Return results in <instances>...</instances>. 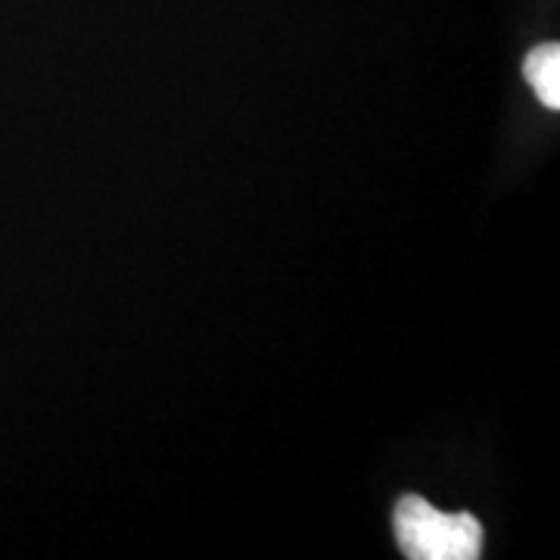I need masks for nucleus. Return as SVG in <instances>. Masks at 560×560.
I'll return each instance as SVG.
<instances>
[{
	"mask_svg": "<svg viewBox=\"0 0 560 560\" xmlns=\"http://www.w3.org/2000/svg\"><path fill=\"white\" fill-rule=\"evenodd\" d=\"M523 75L533 84V91L539 94L541 106L560 109V47L558 44H541L536 47L526 62H523Z\"/></svg>",
	"mask_w": 560,
	"mask_h": 560,
	"instance_id": "f03ea898",
	"label": "nucleus"
},
{
	"mask_svg": "<svg viewBox=\"0 0 560 560\" xmlns=\"http://www.w3.org/2000/svg\"><path fill=\"white\" fill-rule=\"evenodd\" d=\"M396 539L411 560H477L482 526L474 514H442L420 495H405L393 514Z\"/></svg>",
	"mask_w": 560,
	"mask_h": 560,
	"instance_id": "f257e3e1",
	"label": "nucleus"
}]
</instances>
